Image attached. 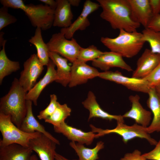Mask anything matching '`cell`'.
<instances>
[{"label": "cell", "instance_id": "cell-1", "mask_svg": "<svg viewBox=\"0 0 160 160\" xmlns=\"http://www.w3.org/2000/svg\"><path fill=\"white\" fill-rule=\"evenodd\" d=\"M102 9L100 16L114 29L137 31L140 24L134 19L128 0H97Z\"/></svg>", "mask_w": 160, "mask_h": 160}, {"label": "cell", "instance_id": "cell-2", "mask_svg": "<svg viewBox=\"0 0 160 160\" xmlns=\"http://www.w3.org/2000/svg\"><path fill=\"white\" fill-rule=\"evenodd\" d=\"M27 93L15 78L8 93L0 99V113L9 116L19 128L27 113Z\"/></svg>", "mask_w": 160, "mask_h": 160}, {"label": "cell", "instance_id": "cell-3", "mask_svg": "<svg viewBox=\"0 0 160 160\" xmlns=\"http://www.w3.org/2000/svg\"><path fill=\"white\" fill-rule=\"evenodd\" d=\"M142 33L137 31L128 32L121 29L116 37H102L100 41L111 51L123 57L131 58L136 55L142 48L145 43L142 40Z\"/></svg>", "mask_w": 160, "mask_h": 160}, {"label": "cell", "instance_id": "cell-4", "mask_svg": "<svg viewBox=\"0 0 160 160\" xmlns=\"http://www.w3.org/2000/svg\"><path fill=\"white\" fill-rule=\"evenodd\" d=\"M0 2L3 6L23 11L34 27L46 30L53 25L54 10L47 5L25 4L22 0H1Z\"/></svg>", "mask_w": 160, "mask_h": 160}, {"label": "cell", "instance_id": "cell-5", "mask_svg": "<svg viewBox=\"0 0 160 160\" xmlns=\"http://www.w3.org/2000/svg\"><path fill=\"white\" fill-rule=\"evenodd\" d=\"M0 131L2 138L0 146L16 143L29 147L31 140L39 136L41 133L35 132L28 133L17 127L12 121L9 116L0 113Z\"/></svg>", "mask_w": 160, "mask_h": 160}, {"label": "cell", "instance_id": "cell-6", "mask_svg": "<svg viewBox=\"0 0 160 160\" xmlns=\"http://www.w3.org/2000/svg\"><path fill=\"white\" fill-rule=\"evenodd\" d=\"M92 131L97 132V137L111 133H115L120 136L123 142L127 143L129 140L135 138H139L146 140L151 145H156L158 142L152 138L145 127L135 123L131 126L126 125L123 122H117L116 127L112 129H103L90 125Z\"/></svg>", "mask_w": 160, "mask_h": 160}, {"label": "cell", "instance_id": "cell-7", "mask_svg": "<svg viewBox=\"0 0 160 160\" xmlns=\"http://www.w3.org/2000/svg\"><path fill=\"white\" fill-rule=\"evenodd\" d=\"M47 45L49 51L59 54L72 63L76 61L81 47L75 39H67L60 32L53 34Z\"/></svg>", "mask_w": 160, "mask_h": 160}, {"label": "cell", "instance_id": "cell-8", "mask_svg": "<svg viewBox=\"0 0 160 160\" xmlns=\"http://www.w3.org/2000/svg\"><path fill=\"white\" fill-rule=\"evenodd\" d=\"M23 66L18 80L20 85L27 92L36 84L37 79L44 69V65L36 54H33L24 62Z\"/></svg>", "mask_w": 160, "mask_h": 160}, {"label": "cell", "instance_id": "cell-9", "mask_svg": "<svg viewBox=\"0 0 160 160\" xmlns=\"http://www.w3.org/2000/svg\"><path fill=\"white\" fill-rule=\"evenodd\" d=\"M98 77L121 84L135 92L148 94L151 88L148 82L144 79L127 77L118 71L100 72Z\"/></svg>", "mask_w": 160, "mask_h": 160}, {"label": "cell", "instance_id": "cell-10", "mask_svg": "<svg viewBox=\"0 0 160 160\" xmlns=\"http://www.w3.org/2000/svg\"><path fill=\"white\" fill-rule=\"evenodd\" d=\"M100 7V4L98 3L90 0L86 1L82 11L77 19L68 27L62 28L60 32L63 34L67 39H71L76 31L84 30L90 25V22L88 18V16L98 9Z\"/></svg>", "mask_w": 160, "mask_h": 160}, {"label": "cell", "instance_id": "cell-11", "mask_svg": "<svg viewBox=\"0 0 160 160\" xmlns=\"http://www.w3.org/2000/svg\"><path fill=\"white\" fill-rule=\"evenodd\" d=\"M160 62V55L146 49L138 59L132 77L143 79L149 75Z\"/></svg>", "mask_w": 160, "mask_h": 160}, {"label": "cell", "instance_id": "cell-12", "mask_svg": "<svg viewBox=\"0 0 160 160\" xmlns=\"http://www.w3.org/2000/svg\"><path fill=\"white\" fill-rule=\"evenodd\" d=\"M60 144V143L41 133L38 137L31 140L29 147L36 152L41 160H56V146Z\"/></svg>", "mask_w": 160, "mask_h": 160}, {"label": "cell", "instance_id": "cell-13", "mask_svg": "<svg viewBox=\"0 0 160 160\" xmlns=\"http://www.w3.org/2000/svg\"><path fill=\"white\" fill-rule=\"evenodd\" d=\"M99 73L94 67H91L86 63L75 61L71 66L69 87L71 88L85 84L89 80L98 77Z\"/></svg>", "mask_w": 160, "mask_h": 160}, {"label": "cell", "instance_id": "cell-14", "mask_svg": "<svg viewBox=\"0 0 160 160\" xmlns=\"http://www.w3.org/2000/svg\"><path fill=\"white\" fill-rule=\"evenodd\" d=\"M92 65L104 71H108L111 68L114 67L119 68L129 72L133 71L121 55L111 51L104 52L98 58L92 61Z\"/></svg>", "mask_w": 160, "mask_h": 160}, {"label": "cell", "instance_id": "cell-15", "mask_svg": "<svg viewBox=\"0 0 160 160\" xmlns=\"http://www.w3.org/2000/svg\"><path fill=\"white\" fill-rule=\"evenodd\" d=\"M140 98L137 95H130L129 99L131 103V108L122 116L124 118L133 119L136 123L147 127L151 124L152 113L143 108L140 102Z\"/></svg>", "mask_w": 160, "mask_h": 160}, {"label": "cell", "instance_id": "cell-16", "mask_svg": "<svg viewBox=\"0 0 160 160\" xmlns=\"http://www.w3.org/2000/svg\"><path fill=\"white\" fill-rule=\"evenodd\" d=\"M55 131L61 133L71 141L87 145H91L95 138L97 137L96 134L92 131L84 132L67 124L65 122L57 127H54Z\"/></svg>", "mask_w": 160, "mask_h": 160}, {"label": "cell", "instance_id": "cell-17", "mask_svg": "<svg viewBox=\"0 0 160 160\" xmlns=\"http://www.w3.org/2000/svg\"><path fill=\"white\" fill-rule=\"evenodd\" d=\"M47 66V71L44 76L27 92L26 95V100L31 101L36 106L37 105V100L42 90L47 85L57 79L55 65L50 59Z\"/></svg>", "mask_w": 160, "mask_h": 160}, {"label": "cell", "instance_id": "cell-18", "mask_svg": "<svg viewBox=\"0 0 160 160\" xmlns=\"http://www.w3.org/2000/svg\"><path fill=\"white\" fill-rule=\"evenodd\" d=\"M82 104L89 112L88 120L96 117L110 121L115 120L117 122H124L122 115H112L103 110L97 102L96 96L92 91L89 92L87 98Z\"/></svg>", "mask_w": 160, "mask_h": 160}, {"label": "cell", "instance_id": "cell-19", "mask_svg": "<svg viewBox=\"0 0 160 160\" xmlns=\"http://www.w3.org/2000/svg\"><path fill=\"white\" fill-rule=\"evenodd\" d=\"M135 20L145 28L148 26L153 15L149 0H128Z\"/></svg>", "mask_w": 160, "mask_h": 160}, {"label": "cell", "instance_id": "cell-20", "mask_svg": "<svg viewBox=\"0 0 160 160\" xmlns=\"http://www.w3.org/2000/svg\"><path fill=\"white\" fill-rule=\"evenodd\" d=\"M32 102L27 100V112L26 116L22 121L20 129L28 133L38 132L57 142L59 140L47 131L44 127L34 117L32 111Z\"/></svg>", "mask_w": 160, "mask_h": 160}, {"label": "cell", "instance_id": "cell-21", "mask_svg": "<svg viewBox=\"0 0 160 160\" xmlns=\"http://www.w3.org/2000/svg\"><path fill=\"white\" fill-rule=\"evenodd\" d=\"M33 151L30 147L16 143L0 146V160H30Z\"/></svg>", "mask_w": 160, "mask_h": 160}, {"label": "cell", "instance_id": "cell-22", "mask_svg": "<svg viewBox=\"0 0 160 160\" xmlns=\"http://www.w3.org/2000/svg\"><path fill=\"white\" fill-rule=\"evenodd\" d=\"M53 26L66 28L72 23L73 15L68 0H57Z\"/></svg>", "mask_w": 160, "mask_h": 160}, {"label": "cell", "instance_id": "cell-23", "mask_svg": "<svg viewBox=\"0 0 160 160\" xmlns=\"http://www.w3.org/2000/svg\"><path fill=\"white\" fill-rule=\"evenodd\" d=\"M49 56L57 67V79L55 82L66 87L69 84L71 76V66L68 65V60L54 52L49 51Z\"/></svg>", "mask_w": 160, "mask_h": 160}, {"label": "cell", "instance_id": "cell-24", "mask_svg": "<svg viewBox=\"0 0 160 160\" xmlns=\"http://www.w3.org/2000/svg\"><path fill=\"white\" fill-rule=\"evenodd\" d=\"M148 94L147 105L153 115L151 123L146 128L147 132L150 134L160 132V98L154 87L151 88Z\"/></svg>", "mask_w": 160, "mask_h": 160}, {"label": "cell", "instance_id": "cell-25", "mask_svg": "<svg viewBox=\"0 0 160 160\" xmlns=\"http://www.w3.org/2000/svg\"><path fill=\"white\" fill-rule=\"evenodd\" d=\"M79 157V160H97L99 159L98 153L104 148V144L102 141L98 142L92 148L86 147L84 144L71 141L69 143Z\"/></svg>", "mask_w": 160, "mask_h": 160}, {"label": "cell", "instance_id": "cell-26", "mask_svg": "<svg viewBox=\"0 0 160 160\" xmlns=\"http://www.w3.org/2000/svg\"><path fill=\"white\" fill-rule=\"evenodd\" d=\"M41 31V28H36L34 35L28 41L36 47V55L41 63L44 66H47L50 60L49 56V50L47 44L43 41Z\"/></svg>", "mask_w": 160, "mask_h": 160}, {"label": "cell", "instance_id": "cell-27", "mask_svg": "<svg viewBox=\"0 0 160 160\" xmlns=\"http://www.w3.org/2000/svg\"><path fill=\"white\" fill-rule=\"evenodd\" d=\"M7 41L5 40L2 49L0 51V84L4 78L12 73L18 70L20 68L19 63L10 60L5 51V47Z\"/></svg>", "mask_w": 160, "mask_h": 160}, {"label": "cell", "instance_id": "cell-28", "mask_svg": "<svg viewBox=\"0 0 160 160\" xmlns=\"http://www.w3.org/2000/svg\"><path fill=\"white\" fill-rule=\"evenodd\" d=\"M71 109L66 104H60L58 103L55 110L45 122L52 124L53 127L59 126L71 115Z\"/></svg>", "mask_w": 160, "mask_h": 160}, {"label": "cell", "instance_id": "cell-29", "mask_svg": "<svg viewBox=\"0 0 160 160\" xmlns=\"http://www.w3.org/2000/svg\"><path fill=\"white\" fill-rule=\"evenodd\" d=\"M142 33L143 40L148 43L151 51L160 55V32L146 28L142 31Z\"/></svg>", "mask_w": 160, "mask_h": 160}, {"label": "cell", "instance_id": "cell-30", "mask_svg": "<svg viewBox=\"0 0 160 160\" xmlns=\"http://www.w3.org/2000/svg\"><path fill=\"white\" fill-rule=\"evenodd\" d=\"M104 53V52L100 50L93 45L86 48L81 47L76 61L84 63H86L89 61H92L98 58Z\"/></svg>", "mask_w": 160, "mask_h": 160}, {"label": "cell", "instance_id": "cell-31", "mask_svg": "<svg viewBox=\"0 0 160 160\" xmlns=\"http://www.w3.org/2000/svg\"><path fill=\"white\" fill-rule=\"evenodd\" d=\"M50 102L48 106L40 111L37 115L39 119L45 120L52 115L56 108L59 103L57 101V96L54 94L50 95Z\"/></svg>", "mask_w": 160, "mask_h": 160}, {"label": "cell", "instance_id": "cell-32", "mask_svg": "<svg viewBox=\"0 0 160 160\" xmlns=\"http://www.w3.org/2000/svg\"><path fill=\"white\" fill-rule=\"evenodd\" d=\"M8 8L4 6L0 8V31L17 21V18L15 16L8 12Z\"/></svg>", "mask_w": 160, "mask_h": 160}, {"label": "cell", "instance_id": "cell-33", "mask_svg": "<svg viewBox=\"0 0 160 160\" xmlns=\"http://www.w3.org/2000/svg\"><path fill=\"white\" fill-rule=\"evenodd\" d=\"M147 81L151 88L154 87L160 83V62L155 69L143 79Z\"/></svg>", "mask_w": 160, "mask_h": 160}, {"label": "cell", "instance_id": "cell-34", "mask_svg": "<svg viewBox=\"0 0 160 160\" xmlns=\"http://www.w3.org/2000/svg\"><path fill=\"white\" fill-rule=\"evenodd\" d=\"M155 146L151 151L142 154V156L147 160H160V139Z\"/></svg>", "mask_w": 160, "mask_h": 160}, {"label": "cell", "instance_id": "cell-35", "mask_svg": "<svg viewBox=\"0 0 160 160\" xmlns=\"http://www.w3.org/2000/svg\"><path fill=\"white\" fill-rule=\"evenodd\" d=\"M120 160H148L142 155L141 152L137 149L135 150L133 152L128 153L124 154Z\"/></svg>", "mask_w": 160, "mask_h": 160}, {"label": "cell", "instance_id": "cell-36", "mask_svg": "<svg viewBox=\"0 0 160 160\" xmlns=\"http://www.w3.org/2000/svg\"><path fill=\"white\" fill-rule=\"evenodd\" d=\"M147 28L160 32V14L153 16Z\"/></svg>", "mask_w": 160, "mask_h": 160}, {"label": "cell", "instance_id": "cell-37", "mask_svg": "<svg viewBox=\"0 0 160 160\" xmlns=\"http://www.w3.org/2000/svg\"><path fill=\"white\" fill-rule=\"evenodd\" d=\"M153 16L160 14V0H149Z\"/></svg>", "mask_w": 160, "mask_h": 160}, {"label": "cell", "instance_id": "cell-38", "mask_svg": "<svg viewBox=\"0 0 160 160\" xmlns=\"http://www.w3.org/2000/svg\"><path fill=\"white\" fill-rule=\"evenodd\" d=\"M39 1L44 4L45 5L49 6L54 10L57 6L56 1L54 0H39Z\"/></svg>", "mask_w": 160, "mask_h": 160}, {"label": "cell", "instance_id": "cell-39", "mask_svg": "<svg viewBox=\"0 0 160 160\" xmlns=\"http://www.w3.org/2000/svg\"><path fill=\"white\" fill-rule=\"evenodd\" d=\"M55 158L56 160H77L76 159L70 160L68 159L57 153L55 155Z\"/></svg>", "mask_w": 160, "mask_h": 160}, {"label": "cell", "instance_id": "cell-40", "mask_svg": "<svg viewBox=\"0 0 160 160\" xmlns=\"http://www.w3.org/2000/svg\"><path fill=\"white\" fill-rule=\"evenodd\" d=\"M68 1L71 6L76 7L78 6L81 2L80 0H68Z\"/></svg>", "mask_w": 160, "mask_h": 160}, {"label": "cell", "instance_id": "cell-41", "mask_svg": "<svg viewBox=\"0 0 160 160\" xmlns=\"http://www.w3.org/2000/svg\"><path fill=\"white\" fill-rule=\"evenodd\" d=\"M4 35V33L3 32H1L0 33V46L2 47L5 40L4 39L3 36Z\"/></svg>", "mask_w": 160, "mask_h": 160}, {"label": "cell", "instance_id": "cell-42", "mask_svg": "<svg viewBox=\"0 0 160 160\" xmlns=\"http://www.w3.org/2000/svg\"><path fill=\"white\" fill-rule=\"evenodd\" d=\"M154 88L157 95L160 98V83Z\"/></svg>", "mask_w": 160, "mask_h": 160}, {"label": "cell", "instance_id": "cell-43", "mask_svg": "<svg viewBox=\"0 0 160 160\" xmlns=\"http://www.w3.org/2000/svg\"><path fill=\"white\" fill-rule=\"evenodd\" d=\"M30 160H38L35 154H32Z\"/></svg>", "mask_w": 160, "mask_h": 160}]
</instances>
